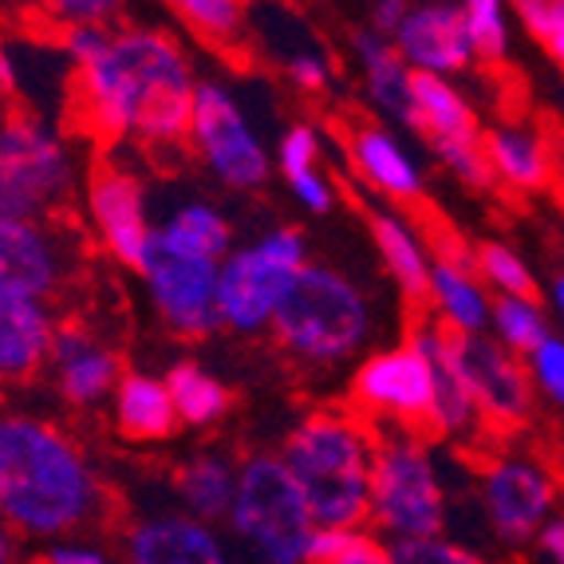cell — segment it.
<instances>
[{
    "label": "cell",
    "mask_w": 564,
    "mask_h": 564,
    "mask_svg": "<svg viewBox=\"0 0 564 564\" xmlns=\"http://www.w3.org/2000/svg\"><path fill=\"white\" fill-rule=\"evenodd\" d=\"M64 56L72 64V104L87 134L104 142H142L174 151L189 142V115L198 76L186 47L162 29H67Z\"/></svg>",
    "instance_id": "obj_1"
},
{
    "label": "cell",
    "mask_w": 564,
    "mask_h": 564,
    "mask_svg": "<svg viewBox=\"0 0 564 564\" xmlns=\"http://www.w3.org/2000/svg\"><path fill=\"white\" fill-rule=\"evenodd\" d=\"M107 486L84 446L40 414H0V518L24 541L91 533L107 518Z\"/></svg>",
    "instance_id": "obj_2"
},
{
    "label": "cell",
    "mask_w": 564,
    "mask_h": 564,
    "mask_svg": "<svg viewBox=\"0 0 564 564\" xmlns=\"http://www.w3.org/2000/svg\"><path fill=\"white\" fill-rule=\"evenodd\" d=\"M379 308L364 281L339 264L308 261L276 308L273 339L308 371H336L379 339Z\"/></svg>",
    "instance_id": "obj_3"
},
{
    "label": "cell",
    "mask_w": 564,
    "mask_h": 564,
    "mask_svg": "<svg viewBox=\"0 0 564 564\" xmlns=\"http://www.w3.org/2000/svg\"><path fill=\"white\" fill-rule=\"evenodd\" d=\"M376 438L379 431L359 411H316L292 426L281 454L316 525L367 521Z\"/></svg>",
    "instance_id": "obj_4"
},
{
    "label": "cell",
    "mask_w": 564,
    "mask_h": 564,
    "mask_svg": "<svg viewBox=\"0 0 564 564\" xmlns=\"http://www.w3.org/2000/svg\"><path fill=\"white\" fill-rule=\"evenodd\" d=\"M226 529L237 556L261 564H304L316 518L284 454H253L237 466V494Z\"/></svg>",
    "instance_id": "obj_5"
},
{
    "label": "cell",
    "mask_w": 564,
    "mask_h": 564,
    "mask_svg": "<svg viewBox=\"0 0 564 564\" xmlns=\"http://www.w3.org/2000/svg\"><path fill=\"white\" fill-rule=\"evenodd\" d=\"M367 521L391 541L446 533L451 494H446L438 454L426 431H379L376 470H371V513Z\"/></svg>",
    "instance_id": "obj_6"
},
{
    "label": "cell",
    "mask_w": 564,
    "mask_h": 564,
    "mask_svg": "<svg viewBox=\"0 0 564 564\" xmlns=\"http://www.w3.org/2000/svg\"><path fill=\"white\" fill-rule=\"evenodd\" d=\"M308 261V241L301 229H269L257 241L234 245L221 257V276H217L221 328L237 336L269 332L292 281Z\"/></svg>",
    "instance_id": "obj_7"
},
{
    "label": "cell",
    "mask_w": 564,
    "mask_h": 564,
    "mask_svg": "<svg viewBox=\"0 0 564 564\" xmlns=\"http://www.w3.org/2000/svg\"><path fill=\"white\" fill-rule=\"evenodd\" d=\"M72 142L36 115L0 119V217H52L76 189Z\"/></svg>",
    "instance_id": "obj_8"
},
{
    "label": "cell",
    "mask_w": 564,
    "mask_h": 564,
    "mask_svg": "<svg viewBox=\"0 0 564 564\" xmlns=\"http://www.w3.org/2000/svg\"><path fill=\"white\" fill-rule=\"evenodd\" d=\"M348 399L376 431H431L434 411V376L431 364L414 339H399L359 356L351 371Z\"/></svg>",
    "instance_id": "obj_9"
},
{
    "label": "cell",
    "mask_w": 564,
    "mask_h": 564,
    "mask_svg": "<svg viewBox=\"0 0 564 564\" xmlns=\"http://www.w3.org/2000/svg\"><path fill=\"white\" fill-rule=\"evenodd\" d=\"M142 276L147 301L159 312L174 336L206 339L221 328V308H217V276H221V257L194 253L182 245H170L154 234L151 249L134 269Z\"/></svg>",
    "instance_id": "obj_10"
},
{
    "label": "cell",
    "mask_w": 564,
    "mask_h": 564,
    "mask_svg": "<svg viewBox=\"0 0 564 564\" xmlns=\"http://www.w3.org/2000/svg\"><path fill=\"white\" fill-rule=\"evenodd\" d=\"M189 147L206 170L229 189H257L273 174V154L245 115L241 99L226 84H198L194 115H189Z\"/></svg>",
    "instance_id": "obj_11"
},
{
    "label": "cell",
    "mask_w": 564,
    "mask_h": 564,
    "mask_svg": "<svg viewBox=\"0 0 564 564\" xmlns=\"http://www.w3.org/2000/svg\"><path fill=\"white\" fill-rule=\"evenodd\" d=\"M414 131L423 134L446 174L470 189L494 186V166L486 154V131L478 127L470 95L454 84V76L414 72Z\"/></svg>",
    "instance_id": "obj_12"
},
{
    "label": "cell",
    "mask_w": 564,
    "mask_h": 564,
    "mask_svg": "<svg viewBox=\"0 0 564 564\" xmlns=\"http://www.w3.org/2000/svg\"><path fill=\"white\" fill-rule=\"evenodd\" d=\"M556 498H561L556 478L545 462L529 454H498L478 474L481 518L498 549H509V553L533 545V533L556 509Z\"/></svg>",
    "instance_id": "obj_13"
},
{
    "label": "cell",
    "mask_w": 564,
    "mask_h": 564,
    "mask_svg": "<svg viewBox=\"0 0 564 564\" xmlns=\"http://www.w3.org/2000/svg\"><path fill=\"white\" fill-rule=\"evenodd\" d=\"M76 234L52 217H0V301H52L76 273Z\"/></svg>",
    "instance_id": "obj_14"
},
{
    "label": "cell",
    "mask_w": 564,
    "mask_h": 564,
    "mask_svg": "<svg viewBox=\"0 0 564 564\" xmlns=\"http://www.w3.org/2000/svg\"><path fill=\"white\" fill-rule=\"evenodd\" d=\"M84 214L99 249L122 269H139L159 229L139 174L115 162L95 166L84 182Z\"/></svg>",
    "instance_id": "obj_15"
},
{
    "label": "cell",
    "mask_w": 564,
    "mask_h": 564,
    "mask_svg": "<svg viewBox=\"0 0 564 564\" xmlns=\"http://www.w3.org/2000/svg\"><path fill=\"white\" fill-rule=\"evenodd\" d=\"M458 339V359L462 371L470 379V391L481 406L486 426L498 431H513V426L529 423L533 414V379H529L525 356L509 351L501 339H494L489 332L478 336H454Z\"/></svg>",
    "instance_id": "obj_16"
},
{
    "label": "cell",
    "mask_w": 564,
    "mask_h": 564,
    "mask_svg": "<svg viewBox=\"0 0 564 564\" xmlns=\"http://www.w3.org/2000/svg\"><path fill=\"white\" fill-rule=\"evenodd\" d=\"M47 383L67 406L87 411L111 399L115 383L122 379L119 351L104 336H95L87 324H59L52 356H47Z\"/></svg>",
    "instance_id": "obj_17"
},
{
    "label": "cell",
    "mask_w": 564,
    "mask_h": 564,
    "mask_svg": "<svg viewBox=\"0 0 564 564\" xmlns=\"http://www.w3.org/2000/svg\"><path fill=\"white\" fill-rule=\"evenodd\" d=\"M119 556L134 564H221L234 556L214 521H202L186 509L147 513L122 529Z\"/></svg>",
    "instance_id": "obj_18"
},
{
    "label": "cell",
    "mask_w": 564,
    "mask_h": 564,
    "mask_svg": "<svg viewBox=\"0 0 564 564\" xmlns=\"http://www.w3.org/2000/svg\"><path fill=\"white\" fill-rule=\"evenodd\" d=\"M391 40L414 72L462 76L478 59L458 0H419V4H411Z\"/></svg>",
    "instance_id": "obj_19"
},
{
    "label": "cell",
    "mask_w": 564,
    "mask_h": 564,
    "mask_svg": "<svg viewBox=\"0 0 564 564\" xmlns=\"http://www.w3.org/2000/svg\"><path fill=\"white\" fill-rule=\"evenodd\" d=\"M414 348L423 351L434 376V411H431V431L434 438H474L486 426L481 406L470 391V379L462 371L458 359V339L446 332L438 321H423L411 328Z\"/></svg>",
    "instance_id": "obj_20"
},
{
    "label": "cell",
    "mask_w": 564,
    "mask_h": 564,
    "mask_svg": "<svg viewBox=\"0 0 564 564\" xmlns=\"http://www.w3.org/2000/svg\"><path fill=\"white\" fill-rule=\"evenodd\" d=\"M348 159L359 178H364V186L376 189L379 198L399 202V206H411V202L423 198V166H419V159L406 151V142L387 122L356 127L348 134Z\"/></svg>",
    "instance_id": "obj_21"
},
{
    "label": "cell",
    "mask_w": 564,
    "mask_h": 564,
    "mask_svg": "<svg viewBox=\"0 0 564 564\" xmlns=\"http://www.w3.org/2000/svg\"><path fill=\"white\" fill-rule=\"evenodd\" d=\"M423 308L454 336H478V332H489L494 292L478 276L470 257L438 253L431 264V289H426Z\"/></svg>",
    "instance_id": "obj_22"
},
{
    "label": "cell",
    "mask_w": 564,
    "mask_h": 564,
    "mask_svg": "<svg viewBox=\"0 0 564 564\" xmlns=\"http://www.w3.org/2000/svg\"><path fill=\"white\" fill-rule=\"evenodd\" d=\"M351 59H356L364 91L383 122L414 127V67L395 47V40L376 32L371 24L351 36Z\"/></svg>",
    "instance_id": "obj_23"
},
{
    "label": "cell",
    "mask_w": 564,
    "mask_h": 564,
    "mask_svg": "<svg viewBox=\"0 0 564 564\" xmlns=\"http://www.w3.org/2000/svg\"><path fill=\"white\" fill-rule=\"evenodd\" d=\"M56 332L52 301H0V387L32 383L47 367Z\"/></svg>",
    "instance_id": "obj_24"
},
{
    "label": "cell",
    "mask_w": 564,
    "mask_h": 564,
    "mask_svg": "<svg viewBox=\"0 0 564 564\" xmlns=\"http://www.w3.org/2000/svg\"><path fill=\"white\" fill-rule=\"evenodd\" d=\"M111 423L127 443H166L178 431V406L170 395L166 376L151 371H122V379L111 391Z\"/></svg>",
    "instance_id": "obj_25"
},
{
    "label": "cell",
    "mask_w": 564,
    "mask_h": 564,
    "mask_svg": "<svg viewBox=\"0 0 564 564\" xmlns=\"http://www.w3.org/2000/svg\"><path fill=\"white\" fill-rule=\"evenodd\" d=\"M367 229H371V241H376V253L383 261L387 276L403 292V301L423 308L426 289H431L434 253L426 237L419 234V226L406 214H395V209H371L367 214Z\"/></svg>",
    "instance_id": "obj_26"
},
{
    "label": "cell",
    "mask_w": 564,
    "mask_h": 564,
    "mask_svg": "<svg viewBox=\"0 0 564 564\" xmlns=\"http://www.w3.org/2000/svg\"><path fill=\"white\" fill-rule=\"evenodd\" d=\"M486 154L494 178L518 194H536L553 182V154L545 134L525 122H494L486 131Z\"/></svg>",
    "instance_id": "obj_27"
},
{
    "label": "cell",
    "mask_w": 564,
    "mask_h": 564,
    "mask_svg": "<svg viewBox=\"0 0 564 564\" xmlns=\"http://www.w3.org/2000/svg\"><path fill=\"white\" fill-rule=\"evenodd\" d=\"M237 466L241 462H234L229 454H217V451L186 458L174 470V478H170L178 509H186V513H194L202 521H214V525H226L229 506H234V494H237Z\"/></svg>",
    "instance_id": "obj_28"
},
{
    "label": "cell",
    "mask_w": 564,
    "mask_h": 564,
    "mask_svg": "<svg viewBox=\"0 0 564 564\" xmlns=\"http://www.w3.org/2000/svg\"><path fill=\"white\" fill-rule=\"evenodd\" d=\"M170 395H174V406H178L182 426H194V431H206V426H217L229 414V387L206 371L202 364H174L166 371Z\"/></svg>",
    "instance_id": "obj_29"
},
{
    "label": "cell",
    "mask_w": 564,
    "mask_h": 564,
    "mask_svg": "<svg viewBox=\"0 0 564 564\" xmlns=\"http://www.w3.org/2000/svg\"><path fill=\"white\" fill-rule=\"evenodd\" d=\"M154 234L170 245H182V249H194V253L206 257H226L234 249V229H229V217L217 206L206 202H182L159 221Z\"/></svg>",
    "instance_id": "obj_30"
},
{
    "label": "cell",
    "mask_w": 564,
    "mask_h": 564,
    "mask_svg": "<svg viewBox=\"0 0 564 564\" xmlns=\"http://www.w3.org/2000/svg\"><path fill=\"white\" fill-rule=\"evenodd\" d=\"M391 545L371 521L316 525L308 541V564H387Z\"/></svg>",
    "instance_id": "obj_31"
},
{
    "label": "cell",
    "mask_w": 564,
    "mask_h": 564,
    "mask_svg": "<svg viewBox=\"0 0 564 564\" xmlns=\"http://www.w3.org/2000/svg\"><path fill=\"white\" fill-rule=\"evenodd\" d=\"M549 332H553V312L536 301V296H494L489 336L501 339L509 351L529 356Z\"/></svg>",
    "instance_id": "obj_32"
},
{
    "label": "cell",
    "mask_w": 564,
    "mask_h": 564,
    "mask_svg": "<svg viewBox=\"0 0 564 564\" xmlns=\"http://www.w3.org/2000/svg\"><path fill=\"white\" fill-rule=\"evenodd\" d=\"M474 269L494 296H536V276L525 257L506 241H481L474 249Z\"/></svg>",
    "instance_id": "obj_33"
},
{
    "label": "cell",
    "mask_w": 564,
    "mask_h": 564,
    "mask_svg": "<svg viewBox=\"0 0 564 564\" xmlns=\"http://www.w3.org/2000/svg\"><path fill=\"white\" fill-rule=\"evenodd\" d=\"M166 4L209 44L229 47L245 40V20H249L245 0H166Z\"/></svg>",
    "instance_id": "obj_34"
},
{
    "label": "cell",
    "mask_w": 564,
    "mask_h": 564,
    "mask_svg": "<svg viewBox=\"0 0 564 564\" xmlns=\"http://www.w3.org/2000/svg\"><path fill=\"white\" fill-rule=\"evenodd\" d=\"M462 20H466V29H470L474 40V52L478 59L486 64H501L509 56V0H458Z\"/></svg>",
    "instance_id": "obj_35"
},
{
    "label": "cell",
    "mask_w": 564,
    "mask_h": 564,
    "mask_svg": "<svg viewBox=\"0 0 564 564\" xmlns=\"http://www.w3.org/2000/svg\"><path fill=\"white\" fill-rule=\"evenodd\" d=\"M533 391L556 411H564V332H549L541 344L525 356Z\"/></svg>",
    "instance_id": "obj_36"
},
{
    "label": "cell",
    "mask_w": 564,
    "mask_h": 564,
    "mask_svg": "<svg viewBox=\"0 0 564 564\" xmlns=\"http://www.w3.org/2000/svg\"><path fill=\"white\" fill-rule=\"evenodd\" d=\"M391 561L399 564H474L481 561L478 549L458 545L454 536H411V541H391Z\"/></svg>",
    "instance_id": "obj_37"
},
{
    "label": "cell",
    "mask_w": 564,
    "mask_h": 564,
    "mask_svg": "<svg viewBox=\"0 0 564 564\" xmlns=\"http://www.w3.org/2000/svg\"><path fill=\"white\" fill-rule=\"evenodd\" d=\"M284 76L292 87H301L304 95H321L332 87V59L321 44H304V47H289L281 56Z\"/></svg>",
    "instance_id": "obj_38"
},
{
    "label": "cell",
    "mask_w": 564,
    "mask_h": 564,
    "mask_svg": "<svg viewBox=\"0 0 564 564\" xmlns=\"http://www.w3.org/2000/svg\"><path fill=\"white\" fill-rule=\"evenodd\" d=\"M324 162V134L321 127H312V122H292L289 131H284L281 147H276V166L281 174H301L308 166H321Z\"/></svg>",
    "instance_id": "obj_39"
},
{
    "label": "cell",
    "mask_w": 564,
    "mask_h": 564,
    "mask_svg": "<svg viewBox=\"0 0 564 564\" xmlns=\"http://www.w3.org/2000/svg\"><path fill=\"white\" fill-rule=\"evenodd\" d=\"M44 12L64 29H79V24H111L119 17L122 0H40Z\"/></svg>",
    "instance_id": "obj_40"
},
{
    "label": "cell",
    "mask_w": 564,
    "mask_h": 564,
    "mask_svg": "<svg viewBox=\"0 0 564 564\" xmlns=\"http://www.w3.org/2000/svg\"><path fill=\"white\" fill-rule=\"evenodd\" d=\"M284 182H289L292 198L301 202L304 209H312V214H328L336 206V182L324 174V166H308L301 174H289Z\"/></svg>",
    "instance_id": "obj_41"
},
{
    "label": "cell",
    "mask_w": 564,
    "mask_h": 564,
    "mask_svg": "<svg viewBox=\"0 0 564 564\" xmlns=\"http://www.w3.org/2000/svg\"><path fill=\"white\" fill-rule=\"evenodd\" d=\"M513 17L533 40L545 44L556 29H564V0H509Z\"/></svg>",
    "instance_id": "obj_42"
},
{
    "label": "cell",
    "mask_w": 564,
    "mask_h": 564,
    "mask_svg": "<svg viewBox=\"0 0 564 564\" xmlns=\"http://www.w3.org/2000/svg\"><path fill=\"white\" fill-rule=\"evenodd\" d=\"M40 556L47 564H104L111 561V549L95 545V536L87 533H72V536H59V541H47Z\"/></svg>",
    "instance_id": "obj_43"
},
{
    "label": "cell",
    "mask_w": 564,
    "mask_h": 564,
    "mask_svg": "<svg viewBox=\"0 0 564 564\" xmlns=\"http://www.w3.org/2000/svg\"><path fill=\"white\" fill-rule=\"evenodd\" d=\"M533 556L536 561H549V564H564V509H553L541 529L533 533Z\"/></svg>",
    "instance_id": "obj_44"
},
{
    "label": "cell",
    "mask_w": 564,
    "mask_h": 564,
    "mask_svg": "<svg viewBox=\"0 0 564 564\" xmlns=\"http://www.w3.org/2000/svg\"><path fill=\"white\" fill-rule=\"evenodd\" d=\"M411 4L414 0H376V4H371V29L383 32V36H395Z\"/></svg>",
    "instance_id": "obj_45"
},
{
    "label": "cell",
    "mask_w": 564,
    "mask_h": 564,
    "mask_svg": "<svg viewBox=\"0 0 564 564\" xmlns=\"http://www.w3.org/2000/svg\"><path fill=\"white\" fill-rule=\"evenodd\" d=\"M20 76H24L20 59L12 56L9 47H0V95H17L20 91Z\"/></svg>",
    "instance_id": "obj_46"
},
{
    "label": "cell",
    "mask_w": 564,
    "mask_h": 564,
    "mask_svg": "<svg viewBox=\"0 0 564 564\" xmlns=\"http://www.w3.org/2000/svg\"><path fill=\"white\" fill-rule=\"evenodd\" d=\"M549 312H553V324L564 328V273H556L549 284Z\"/></svg>",
    "instance_id": "obj_47"
},
{
    "label": "cell",
    "mask_w": 564,
    "mask_h": 564,
    "mask_svg": "<svg viewBox=\"0 0 564 564\" xmlns=\"http://www.w3.org/2000/svg\"><path fill=\"white\" fill-rule=\"evenodd\" d=\"M12 556H17V533L9 529V521L0 518V564L12 561Z\"/></svg>",
    "instance_id": "obj_48"
},
{
    "label": "cell",
    "mask_w": 564,
    "mask_h": 564,
    "mask_svg": "<svg viewBox=\"0 0 564 564\" xmlns=\"http://www.w3.org/2000/svg\"><path fill=\"white\" fill-rule=\"evenodd\" d=\"M545 52L553 56V64H556V72L564 76V29H556L553 36L545 40Z\"/></svg>",
    "instance_id": "obj_49"
}]
</instances>
